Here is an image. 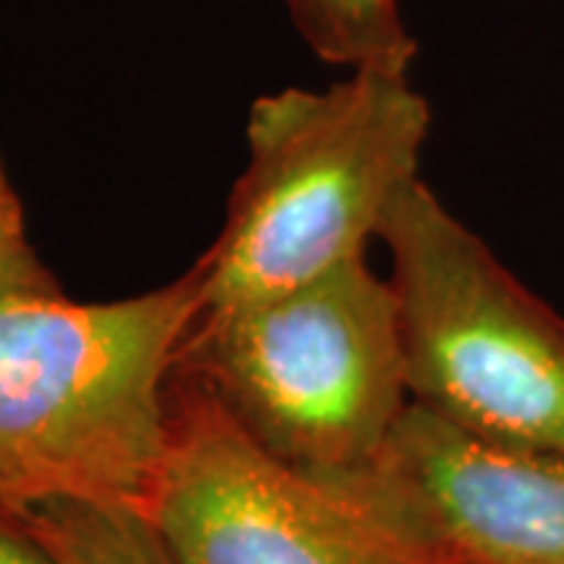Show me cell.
Wrapping results in <instances>:
<instances>
[{"label":"cell","mask_w":564,"mask_h":564,"mask_svg":"<svg viewBox=\"0 0 564 564\" xmlns=\"http://www.w3.org/2000/svg\"><path fill=\"white\" fill-rule=\"evenodd\" d=\"M202 311L195 267L117 302L0 295V505L144 508L166 455L170 380Z\"/></svg>","instance_id":"1"},{"label":"cell","mask_w":564,"mask_h":564,"mask_svg":"<svg viewBox=\"0 0 564 564\" xmlns=\"http://www.w3.org/2000/svg\"><path fill=\"white\" fill-rule=\"evenodd\" d=\"M433 110L411 69H351L280 88L248 110V161L220 232L195 261L204 311L276 295L367 258L421 180Z\"/></svg>","instance_id":"2"},{"label":"cell","mask_w":564,"mask_h":564,"mask_svg":"<svg viewBox=\"0 0 564 564\" xmlns=\"http://www.w3.org/2000/svg\"><path fill=\"white\" fill-rule=\"evenodd\" d=\"M176 367L263 452L321 474L370 470L414 404L399 299L367 258L202 311Z\"/></svg>","instance_id":"3"},{"label":"cell","mask_w":564,"mask_h":564,"mask_svg":"<svg viewBox=\"0 0 564 564\" xmlns=\"http://www.w3.org/2000/svg\"><path fill=\"white\" fill-rule=\"evenodd\" d=\"M411 402L474 440L564 458V317L417 182L389 214Z\"/></svg>","instance_id":"4"},{"label":"cell","mask_w":564,"mask_h":564,"mask_svg":"<svg viewBox=\"0 0 564 564\" xmlns=\"http://www.w3.org/2000/svg\"><path fill=\"white\" fill-rule=\"evenodd\" d=\"M144 514L176 564H467L383 470L280 462L180 367Z\"/></svg>","instance_id":"5"},{"label":"cell","mask_w":564,"mask_h":564,"mask_svg":"<svg viewBox=\"0 0 564 564\" xmlns=\"http://www.w3.org/2000/svg\"><path fill=\"white\" fill-rule=\"evenodd\" d=\"M467 564H564V458L474 440L411 404L373 464Z\"/></svg>","instance_id":"6"},{"label":"cell","mask_w":564,"mask_h":564,"mask_svg":"<svg viewBox=\"0 0 564 564\" xmlns=\"http://www.w3.org/2000/svg\"><path fill=\"white\" fill-rule=\"evenodd\" d=\"M13 511L61 564H176L135 505L51 499Z\"/></svg>","instance_id":"7"},{"label":"cell","mask_w":564,"mask_h":564,"mask_svg":"<svg viewBox=\"0 0 564 564\" xmlns=\"http://www.w3.org/2000/svg\"><path fill=\"white\" fill-rule=\"evenodd\" d=\"M304 44L343 69H411L417 41L399 0H282Z\"/></svg>","instance_id":"8"},{"label":"cell","mask_w":564,"mask_h":564,"mask_svg":"<svg viewBox=\"0 0 564 564\" xmlns=\"http://www.w3.org/2000/svg\"><path fill=\"white\" fill-rule=\"evenodd\" d=\"M0 295H63L25 236L13 188L0 170Z\"/></svg>","instance_id":"9"},{"label":"cell","mask_w":564,"mask_h":564,"mask_svg":"<svg viewBox=\"0 0 564 564\" xmlns=\"http://www.w3.org/2000/svg\"><path fill=\"white\" fill-rule=\"evenodd\" d=\"M0 564H61L35 530L7 505H0Z\"/></svg>","instance_id":"10"}]
</instances>
